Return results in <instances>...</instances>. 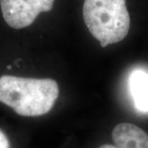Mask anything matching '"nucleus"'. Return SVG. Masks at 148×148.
Instances as JSON below:
<instances>
[{
	"label": "nucleus",
	"instance_id": "obj_1",
	"mask_svg": "<svg viewBox=\"0 0 148 148\" xmlns=\"http://www.w3.org/2000/svg\"><path fill=\"white\" fill-rule=\"evenodd\" d=\"M59 95L56 81L14 76L0 77V102L9 106L17 114L40 116L51 110Z\"/></svg>",
	"mask_w": 148,
	"mask_h": 148
},
{
	"label": "nucleus",
	"instance_id": "obj_2",
	"mask_svg": "<svg viewBox=\"0 0 148 148\" xmlns=\"http://www.w3.org/2000/svg\"><path fill=\"white\" fill-rule=\"evenodd\" d=\"M83 19L101 47L123 40L130 29L125 0H85Z\"/></svg>",
	"mask_w": 148,
	"mask_h": 148
},
{
	"label": "nucleus",
	"instance_id": "obj_3",
	"mask_svg": "<svg viewBox=\"0 0 148 148\" xmlns=\"http://www.w3.org/2000/svg\"><path fill=\"white\" fill-rule=\"evenodd\" d=\"M54 0H0L6 23L14 29L32 25L40 12L52 10Z\"/></svg>",
	"mask_w": 148,
	"mask_h": 148
},
{
	"label": "nucleus",
	"instance_id": "obj_4",
	"mask_svg": "<svg viewBox=\"0 0 148 148\" xmlns=\"http://www.w3.org/2000/svg\"><path fill=\"white\" fill-rule=\"evenodd\" d=\"M112 138L118 148H148V134L132 123L118 124L113 130Z\"/></svg>",
	"mask_w": 148,
	"mask_h": 148
},
{
	"label": "nucleus",
	"instance_id": "obj_5",
	"mask_svg": "<svg viewBox=\"0 0 148 148\" xmlns=\"http://www.w3.org/2000/svg\"><path fill=\"white\" fill-rule=\"evenodd\" d=\"M129 90L136 109L143 114H148V73L136 69L128 78Z\"/></svg>",
	"mask_w": 148,
	"mask_h": 148
},
{
	"label": "nucleus",
	"instance_id": "obj_6",
	"mask_svg": "<svg viewBox=\"0 0 148 148\" xmlns=\"http://www.w3.org/2000/svg\"><path fill=\"white\" fill-rule=\"evenodd\" d=\"M0 148H10L8 139L1 130H0Z\"/></svg>",
	"mask_w": 148,
	"mask_h": 148
},
{
	"label": "nucleus",
	"instance_id": "obj_7",
	"mask_svg": "<svg viewBox=\"0 0 148 148\" xmlns=\"http://www.w3.org/2000/svg\"><path fill=\"white\" fill-rule=\"evenodd\" d=\"M100 148H118L117 147L114 146H112V145H109V144H105V145H102Z\"/></svg>",
	"mask_w": 148,
	"mask_h": 148
}]
</instances>
